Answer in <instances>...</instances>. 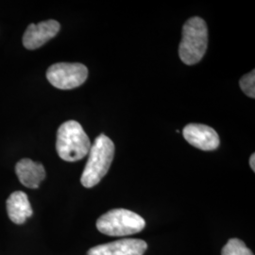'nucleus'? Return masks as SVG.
Segmentation results:
<instances>
[{
  "label": "nucleus",
  "mask_w": 255,
  "mask_h": 255,
  "mask_svg": "<svg viewBox=\"0 0 255 255\" xmlns=\"http://www.w3.org/2000/svg\"><path fill=\"white\" fill-rule=\"evenodd\" d=\"M15 172L20 182L27 188L36 189L46 178L44 165L30 159H22L15 165Z\"/></svg>",
  "instance_id": "obj_9"
},
{
  "label": "nucleus",
  "mask_w": 255,
  "mask_h": 255,
  "mask_svg": "<svg viewBox=\"0 0 255 255\" xmlns=\"http://www.w3.org/2000/svg\"><path fill=\"white\" fill-rule=\"evenodd\" d=\"M183 137L195 147L214 150L219 146V136L213 128L202 124H188L183 128Z\"/></svg>",
  "instance_id": "obj_8"
},
{
  "label": "nucleus",
  "mask_w": 255,
  "mask_h": 255,
  "mask_svg": "<svg viewBox=\"0 0 255 255\" xmlns=\"http://www.w3.org/2000/svg\"><path fill=\"white\" fill-rule=\"evenodd\" d=\"M241 90L246 94L250 98H255V71L243 76L239 82Z\"/></svg>",
  "instance_id": "obj_12"
},
{
  "label": "nucleus",
  "mask_w": 255,
  "mask_h": 255,
  "mask_svg": "<svg viewBox=\"0 0 255 255\" xmlns=\"http://www.w3.org/2000/svg\"><path fill=\"white\" fill-rule=\"evenodd\" d=\"M7 212L9 218L15 224H23L32 216V208L27 194L22 191L13 192L7 200Z\"/></svg>",
  "instance_id": "obj_10"
},
{
  "label": "nucleus",
  "mask_w": 255,
  "mask_h": 255,
  "mask_svg": "<svg viewBox=\"0 0 255 255\" xmlns=\"http://www.w3.org/2000/svg\"><path fill=\"white\" fill-rule=\"evenodd\" d=\"M221 255H255L246 246V244L238 238H231L223 247Z\"/></svg>",
  "instance_id": "obj_11"
},
{
  "label": "nucleus",
  "mask_w": 255,
  "mask_h": 255,
  "mask_svg": "<svg viewBox=\"0 0 255 255\" xmlns=\"http://www.w3.org/2000/svg\"><path fill=\"white\" fill-rule=\"evenodd\" d=\"M250 165L252 167V169L255 171V154H252L251 158H250Z\"/></svg>",
  "instance_id": "obj_13"
},
{
  "label": "nucleus",
  "mask_w": 255,
  "mask_h": 255,
  "mask_svg": "<svg viewBox=\"0 0 255 255\" xmlns=\"http://www.w3.org/2000/svg\"><path fill=\"white\" fill-rule=\"evenodd\" d=\"M87 77V67L79 63H58L52 64L46 71L48 82L62 90H70L81 86Z\"/></svg>",
  "instance_id": "obj_5"
},
{
  "label": "nucleus",
  "mask_w": 255,
  "mask_h": 255,
  "mask_svg": "<svg viewBox=\"0 0 255 255\" xmlns=\"http://www.w3.org/2000/svg\"><path fill=\"white\" fill-rule=\"evenodd\" d=\"M90 148V139L79 122L69 120L60 126L56 149L61 159L66 162L80 161L88 155Z\"/></svg>",
  "instance_id": "obj_1"
},
{
  "label": "nucleus",
  "mask_w": 255,
  "mask_h": 255,
  "mask_svg": "<svg viewBox=\"0 0 255 255\" xmlns=\"http://www.w3.org/2000/svg\"><path fill=\"white\" fill-rule=\"evenodd\" d=\"M145 227V219L127 209L111 210L97 221L98 230L109 237H127L140 233Z\"/></svg>",
  "instance_id": "obj_4"
},
{
  "label": "nucleus",
  "mask_w": 255,
  "mask_h": 255,
  "mask_svg": "<svg viewBox=\"0 0 255 255\" xmlns=\"http://www.w3.org/2000/svg\"><path fill=\"white\" fill-rule=\"evenodd\" d=\"M88 155L81 182L84 187L91 188L101 182L109 171L115 155V145L109 137L101 134L91 145Z\"/></svg>",
  "instance_id": "obj_2"
},
{
  "label": "nucleus",
  "mask_w": 255,
  "mask_h": 255,
  "mask_svg": "<svg viewBox=\"0 0 255 255\" xmlns=\"http://www.w3.org/2000/svg\"><path fill=\"white\" fill-rule=\"evenodd\" d=\"M208 46V29L201 17H192L182 27V37L179 55L187 65L198 64L206 52Z\"/></svg>",
  "instance_id": "obj_3"
},
{
  "label": "nucleus",
  "mask_w": 255,
  "mask_h": 255,
  "mask_svg": "<svg viewBox=\"0 0 255 255\" xmlns=\"http://www.w3.org/2000/svg\"><path fill=\"white\" fill-rule=\"evenodd\" d=\"M61 25L56 20L43 21L38 24H30L23 36V45L27 49H36L45 45L60 31Z\"/></svg>",
  "instance_id": "obj_7"
},
{
  "label": "nucleus",
  "mask_w": 255,
  "mask_h": 255,
  "mask_svg": "<svg viewBox=\"0 0 255 255\" xmlns=\"http://www.w3.org/2000/svg\"><path fill=\"white\" fill-rule=\"evenodd\" d=\"M147 244L142 239L127 238L94 247L87 255H143Z\"/></svg>",
  "instance_id": "obj_6"
}]
</instances>
